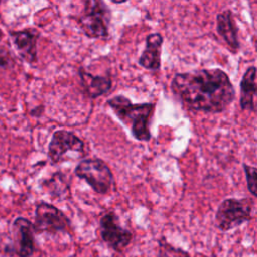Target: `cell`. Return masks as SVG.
Returning a JSON list of instances; mask_svg holds the SVG:
<instances>
[{
    "label": "cell",
    "mask_w": 257,
    "mask_h": 257,
    "mask_svg": "<svg viewBox=\"0 0 257 257\" xmlns=\"http://www.w3.org/2000/svg\"><path fill=\"white\" fill-rule=\"evenodd\" d=\"M99 228L102 241L114 251L121 252L133 239L132 232L119 226L118 218L113 212H108L101 217Z\"/></svg>",
    "instance_id": "cell-7"
},
{
    "label": "cell",
    "mask_w": 257,
    "mask_h": 257,
    "mask_svg": "<svg viewBox=\"0 0 257 257\" xmlns=\"http://www.w3.org/2000/svg\"><path fill=\"white\" fill-rule=\"evenodd\" d=\"M163 41V36L160 33H151L147 36L145 49L139 58L141 66L152 71L160 69Z\"/></svg>",
    "instance_id": "cell-12"
},
{
    "label": "cell",
    "mask_w": 257,
    "mask_h": 257,
    "mask_svg": "<svg viewBox=\"0 0 257 257\" xmlns=\"http://www.w3.org/2000/svg\"><path fill=\"white\" fill-rule=\"evenodd\" d=\"M0 3H1V0H0Z\"/></svg>",
    "instance_id": "cell-18"
},
{
    "label": "cell",
    "mask_w": 257,
    "mask_h": 257,
    "mask_svg": "<svg viewBox=\"0 0 257 257\" xmlns=\"http://www.w3.org/2000/svg\"><path fill=\"white\" fill-rule=\"evenodd\" d=\"M36 233L34 224L25 218L18 217L12 223V250L18 257H31L35 251Z\"/></svg>",
    "instance_id": "cell-8"
},
{
    "label": "cell",
    "mask_w": 257,
    "mask_h": 257,
    "mask_svg": "<svg viewBox=\"0 0 257 257\" xmlns=\"http://www.w3.org/2000/svg\"><path fill=\"white\" fill-rule=\"evenodd\" d=\"M9 35L21 58L28 63H34L37 59L38 31L33 29H22L18 31H11Z\"/></svg>",
    "instance_id": "cell-10"
},
{
    "label": "cell",
    "mask_w": 257,
    "mask_h": 257,
    "mask_svg": "<svg viewBox=\"0 0 257 257\" xmlns=\"http://www.w3.org/2000/svg\"><path fill=\"white\" fill-rule=\"evenodd\" d=\"M110 11L101 0H86L77 19L82 32L89 38H102L108 34Z\"/></svg>",
    "instance_id": "cell-4"
},
{
    "label": "cell",
    "mask_w": 257,
    "mask_h": 257,
    "mask_svg": "<svg viewBox=\"0 0 257 257\" xmlns=\"http://www.w3.org/2000/svg\"><path fill=\"white\" fill-rule=\"evenodd\" d=\"M240 106L243 110L257 113V68L246 69L240 82Z\"/></svg>",
    "instance_id": "cell-11"
},
{
    "label": "cell",
    "mask_w": 257,
    "mask_h": 257,
    "mask_svg": "<svg viewBox=\"0 0 257 257\" xmlns=\"http://www.w3.org/2000/svg\"><path fill=\"white\" fill-rule=\"evenodd\" d=\"M112 3H116V4H120V3H123V2H126L128 0H110Z\"/></svg>",
    "instance_id": "cell-17"
},
{
    "label": "cell",
    "mask_w": 257,
    "mask_h": 257,
    "mask_svg": "<svg viewBox=\"0 0 257 257\" xmlns=\"http://www.w3.org/2000/svg\"><path fill=\"white\" fill-rule=\"evenodd\" d=\"M216 20L218 33L225 40L229 49L233 53H237L240 48V43L238 39V28L232 12L230 10H225L217 15Z\"/></svg>",
    "instance_id": "cell-13"
},
{
    "label": "cell",
    "mask_w": 257,
    "mask_h": 257,
    "mask_svg": "<svg viewBox=\"0 0 257 257\" xmlns=\"http://www.w3.org/2000/svg\"><path fill=\"white\" fill-rule=\"evenodd\" d=\"M74 173L97 194H107L113 184V176L109 167L97 158L82 160L76 166Z\"/></svg>",
    "instance_id": "cell-5"
},
{
    "label": "cell",
    "mask_w": 257,
    "mask_h": 257,
    "mask_svg": "<svg viewBox=\"0 0 257 257\" xmlns=\"http://www.w3.org/2000/svg\"><path fill=\"white\" fill-rule=\"evenodd\" d=\"M253 205L254 202L250 198L223 200L216 210V227L222 232H227L249 222L252 219Z\"/></svg>",
    "instance_id": "cell-3"
},
{
    "label": "cell",
    "mask_w": 257,
    "mask_h": 257,
    "mask_svg": "<svg viewBox=\"0 0 257 257\" xmlns=\"http://www.w3.org/2000/svg\"><path fill=\"white\" fill-rule=\"evenodd\" d=\"M171 90L185 108L208 113L223 112L235 99L228 74L219 68L177 73Z\"/></svg>",
    "instance_id": "cell-1"
},
{
    "label": "cell",
    "mask_w": 257,
    "mask_h": 257,
    "mask_svg": "<svg viewBox=\"0 0 257 257\" xmlns=\"http://www.w3.org/2000/svg\"><path fill=\"white\" fill-rule=\"evenodd\" d=\"M34 228L36 233L56 234L67 233L71 225L68 217L55 206L40 202L35 208Z\"/></svg>",
    "instance_id": "cell-6"
},
{
    "label": "cell",
    "mask_w": 257,
    "mask_h": 257,
    "mask_svg": "<svg viewBox=\"0 0 257 257\" xmlns=\"http://www.w3.org/2000/svg\"><path fill=\"white\" fill-rule=\"evenodd\" d=\"M84 144L73 133L59 130L53 133L51 141L48 145V158L52 164L60 162L62 157L70 151L83 154Z\"/></svg>",
    "instance_id": "cell-9"
},
{
    "label": "cell",
    "mask_w": 257,
    "mask_h": 257,
    "mask_svg": "<svg viewBox=\"0 0 257 257\" xmlns=\"http://www.w3.org/2000/svg\"><path fill=\"white\" fill-rule=\"evenodd\" d=\"M107 104L118 119L131 128L136 140L143 142L151 140L150 123L155 111V103H133L123 95H115L107 100Z\"/></svg>",
    "instance_id": "cell-2"
},
{
    "label": "cell",
    "mask_w": 257,
    "mask_h": 257,
    "mask_svg": "<svg viewBox=\"0 0 257 257\" xmlns=\"http://www.w3.org/2000/svg\"><path fill=\"white\" fill-rule=\"evenodd\" d=\"M243 171L245 174L248 191L257 199V168L243 164Z\"/></svg>",
    "instance_id": "cell-16"
},
{
    "label": "cell",
    "mask_w": 257,
    "mask_h": 257,
    "mask_svg": "<svg viewBox=\"0 0 257 257\" xmlns=\"http://www.w3.org/2000/svg\"><path fill=\"white\" fill-rule=\"evenodd\" d=\"M79 77L85 94L91 98H96L106 93L111 87V79L108 76L93 75L80 69Z\"/></svg>",
    "instance_id": "cell-14"
},
{
    "label": "cell",
    "mask_w": 257,
    "mask_h": 257,
    "mask_svg": "<svg viewBox=\"0 0 257 257\" xmlns=\"http://www.w3.org/2000/svg\"><path fill=\"white\" fill-rule=\"evenodd\" d=\"M159 243V257H191L189 252L174 247L166 241L165 238H162L158 241Z\"/></svg>",
    "instance_id": "cell-15"
}]
</instances>
